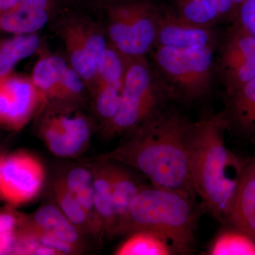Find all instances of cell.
<instances>
[{
	"mask_svg": "<svg viewBox=\"0 0 255 255\" xmlns=\"http://www.w3.org/2000/svg\"><path fill=\"white\" fill-rule=\"evenodd\" d=\"M56 7V0H21L0 12V31L16 34L36 33L44 27Z\"/></svg>",
	"mask_w": 255,
	"mask_h": 255,
	"instance_id": "13",
	"label": "cell"
},
{
	"mask_svg": "<svg viewBox=\"0 0 255 255\" xmlns=\"http://www.w3.org/2000/svg\"><path fill=\"white\" fill-rule=\"evenodd\" d=\"M41 53L30 77L48 102L60 100V81L69 63L59 55Z\"/></svg>",
	"mask_w": 255,
	"mask_h": 255,
	"instance_id": "19",
	"label": "cell"
},
{
	"mask_svg": "<svg viewBox=\"0 0 255 255\" xmlns=\"http://www.w3.org/2000/svg\"><path fill=\"white\" fill-rule=\"evenodd\" d=\"M195 198L182 191L145 185L132 200L120 235L150 230L172 242L179 255L189 254L199 215Z\"/></svg>",
	"mask_w": 255,
	"mask_h": 255,
	"instance_id": "3",
	"label": "cell"
},
{
	"mask_svg": "<svg viewBox=\"0 0 255 255\" xmlns=\"http://www.w3.org/2000/svg\"><path fill=\"white\" fill-rule=\"evenodd\" d=\"M24 216L16 212L12 206L0 209V234L16 232Z\"/></svg>",
	"mask_w": 255,
	"mask_h": 255,
	"instance_id": "30",
	"label": "cell"
},
{
	"mask_svg": "<svg viewBox=\"0 0 255 255\" xmlns=\"http://www.w3.org/2000/svg\"><path fill=\"white\" fill-rule=\"evenodd\" d=\"M108 18L109 43L128 58L145 56L156 43L159 18L145 3L113 5Z\"/></svg>",
	"mask_w": 255,
	"mask_h": 255,
	"instance_id": "5",
	"label": "cell"
},
{
	"mask_svg": "<svg viewBox=\"0 0 255 255\" xmlns=\"http://www.w3.org/2000/svg\"><path fill=\"white\" fill-rule=\"evenodd\" d=\"M162 97L147 62L130 58L117 114L105 124L107 135L130 133L160 112Z\"/></svg>",
	"mask_w": 255,
	"mask_h": 255,
	"instance_id": "4",
	"label": "cell"
},
{
	"mask_svg": "<svg viewBox=\"0 0 255 255\" xmlns=\"http://www.w3.org/2000/svg\"><path fill=\"white\" fill-rule=\"evenodd\" d=\"M155 60L161 71L186 100L209 92L212 75V47L178 48L158 46Z\"/></svg>",
	"mask_w": 255,
	"mask_h": 255,
	"instance_id": "6",
	"label": "cell"
},
{
	"mask_svg": "<svg viewBox=\"0 0 255 255\" xmlns=\"http://www.w3.org/2000/svg\"><path fill=\"white\" fill-rule=\"evenodd\" d=\"M25 221L32 227L53 235L55 237L80 249L81 232L66 217L58 205L48 204L37 210L31 218Z\"/></svg>",
	"mask_w": 255,
	"mask_h": 255,
	"instance_id": "17",
	"label": "cell"
},
{
	"mask_svg": "<svg viewBox=\"0 0 255 255\" xmlns=\"http://www.w3.org/2000/svg\"><path fill=\"white\" fill-rule=\"evenodd\" d=\"M112 180L116 223L113 236L120 235L127 222L129 209L134 198L145 185L137 182L128 171L109 162Z\"/></svg>",
	"mask_w": 255,
	"mask_h": 255,
	"instance_id": "16",
	"label": "cell"
},
{
	"mask_svg": "<svg viewBox=\"0 0 255 255\" xmlns=\"http://www.w3.org/2000/svg\"><path fill=\"white\" fill-rule=\"evenodd\" d=\"M92 171L96 211L104 231L113 236L116 216L109 162L99 164Z\"/></svg>",
	"mask_w": 255,
	"mask_h": 255,
	"instance_id": "21",
	"label": "cell"
},
{
	"mask_svg": "<svg viewBox=\"0 0 255 255\" xmlns=\"http://www.w3.org/2000/svg\"><path fill=\"white\" fill-rule=\"evenodd\" d=\"M16 234V231L0 234V255H11Z\"/></svg>",
	"mask_w": 255,
	"mask_h": 255,
	"instance_id": "32",
	"label": "cell"
},
{
	"mask_svg": "<svg viewBox=\"0 0 255 255\" xmlns=\"http://www.w3.org/2000/svg\"><path fill=\"white\" fill-rule=\"evenodd\" d=\"M5 154L1 152L0 154V172H1V164H2L3 158H4Z\"/></svg>",
	"mask_w": 255,
	"mask_h": 255,
	"instance_id": "34",
	"label": "cell"
},
{
	"mask_svg": "<svg viewBox=\"0 0 255 255\" xmlns=\"http://www.w3.org/2000/svg\"><path fill=\"white\" fill-rule=\"evenodd\" d=\"M45 171L38 159L27 152L4 155L0 172V200L10 206L23 205L41 191Z\"/></svg>",
	"mask_w": 255,
	"mask_h": 255,
	"instance_id": "9",
	"label": "cell"
},
{
	"mask_svg": "<svg viewBox=\"0 0 255 255\" xmlns=\"http://www.w3.org/2000/svg\"><path fill=\"white\" fill-rule=\"evenodd\" d=\"M63 180L67 189L85 210L91 233L99 236L104 229L94 202L93 171L85 167H75L69 171Z\"/></svg>",
	"mask_w": 255,
	"mask_h": 255,
	"instance_id": "18",
	"label": "cell"
},
{
	"mask_svg": "<svg viewBox=\"0 0 255 255\" xmlns=\"http://www.w3.org/2000/svg\"><path fill=\"white\" fill-rule=\"evenodd\" d=\"M41 39L37 33L0 39V78L13 73L21 60L41 51Z\"/></svg>",
	"mask_w": 255,
	"mask_h": 255,
	"instance_id": "22",
	"label": "cell"
},
{
	"mask_svg": "<svg viewBox=\"0 0 255 255\" xmlns=\"http://www.w3.org/2000/svg\"><path fill=\"white\" fill-rule=\"evenodd\" d=\"M86 86L78 72L68 64L60 81V100L79 98L83 94Z\"/></svg>",
	"mask_w": 255,
	"mask_h": 255,
	"instance_id": "28",
	"label": "cell"
},
{
	"mask_svg": "<svg viewBox=\"0 0 255 255\" xmlns=\"http://www.w3.org/2000/svg\"><path fill=\"white\" fill-rule=\"evenodd\" d=\"M96 112L105 124L113 119L118 111L122 92L103 82H95L92 87Z\"/></svg>",
	"mask_w": 255,
	"mask_h": 255,
	"instance_id": "26",
	"label": "cell"
},
{
	"mask_svg": "<svg viewBox=\"0 0 255 255\" xmlns=\"http://www.w3.org/2000/svg\"><path fill=\"white\" fill-rule=\"evenodd\" d=\"M21 1V0H0V12L10 9Z\"/></svg>",
	"mask_w": 255,
	"mask_h": 255,
	"instance_id": "33",
	"label": "cell"
},
{
	"mask_svg": "<svg viewBox=\"0 0 255 255\" xmlns=\"http://www.w3.org/2000/svg\"><path fill=\"white\" fill-rule=\"evenodd\" d=\"M221 70L226 95L255 78V36L238 23L223 46Z\"/></svg>",
	"mask_w": 255,
	"mask_h": 255,
	"instance_id": "11",
	"label": "cell"
},
{
	"mask_svg": "<svg viewBox=\"0 0 255 255\" xmlns=\"http://www.w3.org/2000/svg\"><path fill=\"white\" fill-rule=\"evenodd\" d=\"M214 39V33L209 26L191 23L180 16L159 18L156 41L158 46L178 49L212 47Z\"/></svg>",
	"mask_w": 255,
	"mask_h": 255,
	"instance_id": "14",
	"label": "cell"
},
{
	"mask_svg": "<svg viewBox=\"0 0 255 255\" xmlns=\"http://www.w3.org/2000/svg\"><path fill=\"white\" fill-rule=\"evenodd\" d=\"M47 102L31 77L13 72L0 78V127L19 131Z\"/></svg>",
	"mask_w": 255,
	"mask_h": 255,
	"instance_id": "8",
	"label": "cell"
},
{
	"mask_svg": "<svg viewBox=\"0 0 255 255\" xmlns=\"http://www.w3.org/2000/svg\"><path fill=\"white\" fill-rule=\"evenodd\" d=\"M191 127L179 114L160 111L130 132L109 158L136 169L151 186L196 197L189 170Z\"/></svg>",
	"mask_w": 255,
	"mask_h": 255,
	"instance_id": "1",
	"label": "cell"
},
{
	"mask_svg": "<svg viewBox=\"0 0 255 255\" xmlns=\"http://www.w3.org/2000/svg\"><path fill=\"white\" fill-rule=\"evenodd\" d=\"M68 63L92 88L97 78V67L108 45L102 30L85 18L72 17L64 21L60 28Z\"/></svg>",
	"mask_w": 255,
	"mask_h": 255,
	"instance_id": "7",
	"label": "cell"
},
{
	"mask_svg": "<svg viewBox=\"0 0 255 255\" xmlns=\"http://www.w3.org/2000/svg\"><path fill=\"white\" fill-rule=\"evenodd\" d=\"M179 16L191 23L209 26L219 15L211 0H180Z\"/></svg>",
	"mask_w": 255,
	"mask_h": 255,
	"instance_id": "27",
	"label": "cell"
},
{
	"mask_svg": "<svg viewBox=\"0 0 255 255\" xmlns=\"http://www.w3.org/2000/svg\"><path fill=\"white\" fill-rule=\"evenodd\" d=\"M53 189L58 206L66 217L78 228L80 232L86 231L91 233L90 223L85 210L67 189L63 178L55 181Z\"/></svg>",
	"mask_w": 255,
	"mask_h": 255,
	"instance_id": "25",
	"label": "cell"
},
{
	"mask_svg": "<svg viewBox=\"0 0 255 255\" xmlns=\"http://www.w3.org/2000/svg\"><path fill=\"white\" fill-rule=\"evenodd\" d=\"M40 135L48 150L58 157L81 154L90 142L91 127L86 117L73 110H53L42 121Z\"/></svg>",
	"mask_w": 255,
	"mask_h": 255,
	"instance_id": "10",
	"label": "cell"
},
{
	"mask_svg": "<svg viewBox=\"0 0 255 255\" xmlns=\"http://www.w3.org/2000/svg\"><path fill=\"white\" fill-rule=\"evenodd\" d=\"M236 23L255 36V0H246L236 12Z\"/></svg>",
	"mask_w": 255,
	"mask_h": 255,
	"instance_id": "29",
	"label": "cell"
},
{
	"mask_svg": "<svg viewBox=\"0 0 255 255\" xmlns=\"http://www.w3.org/2000/svg\"><path fill=\"white\" fill-rule=\"evenodd\" d=\"M246 0H211L219 16L234 13Z\"/></svg>",
	"mask_w": 255,
	"mask_h": 255,
	"instance_id": "31",
	"label": "cell"
},
{
	"mask_svg": "<svg viewBox=\"0 0 255 255\" xmlns=\"http://www.w3.org/2000/svg\"><path fill=\"white\" fill-rule=\"evenodd\" d=\"M227 130L255 143V78L227 95L221 113Z\"/></svg>",
	"mask_w": 255,
	"mask_h": 255,
	"instance_id": "15",
	"label": "cell"
},
{
	"mask_svg": "<svg viewBox=\"0 0 255 255\" xmlns=\"http://www.w3.org/2000/svg\"><path fill=\"white\" fill-rule=\"evenodd\" d=\"M129 59L109 43L99 62L95 82H103L122 92Z\"/></svg>",
	"mask_w": 255,
	"mask_h": 255,
	"instance_id": "24",
	"label": "cell"
},
{
	"mask_svg": "<svg viewBox=\"0 0 255 255\" xmlns=\"http://www.w3.org/2000/svg\"><path fill=\"white\" fill-rule=\"evenodd\" d=\"M223 223L243 231L255 241V154L245 162Z\"/></svg>",
	"mask_w": 255,
	"mask_h": 255,
	"instance_id": "12",
	"label": "cell"
},
{
	"mask_svg": "<svg viewBox=\"0 0 255 255\" xmlns=\"http://www.w3.org/2000/svg\"><path fill=\"white\" fill-rule=\"evenodd\" d=\"M222 114L192 124L189 170L201 209L224 222L246 161L228 148Z\"/></svg>",
	"mask_w": 255,
	"mask_h": 255,
	"instance_id": "2",
	"label": "cell"
},
{
	"mask_svg": "<svg viewBox=\"0 0 255 255\" xmlns=\"http://www.w3.org/2000/svg\"><path fill=\"white\" fill-rule=\"evenodd\" d=\"M1 152H0V154H1Z\"/></svg>",
	"mask_w": 255,
	"mask_h": 255,
	"instance_id": "35",
	"label": "cell"
},
{
	"mask_svg": "<svg viewBox=\"0 0 255 255\" xmlns=\"http://www.w3.org/2000/svg\"><path fill=\"white\" fill-rule=\"evenodd\" d=\"M127 239L116 249L117 255H179L167 238L150 230H138L127 235Z\"/></svg>",
	"mask_w": 255,
	"mask_h": 255,
	"instance_id": "20",
	"label": "cell"
},
{
	"mask_svg": "<svg viewBox=\"0 0 255 255\" xmlns=\"http://www.w3.org/2000/svg\"><path fill=\"white\" fill-rule=\"evenodd\" d=\"M209 255H255V241L248 234L226 225L208 247Z\"/></svg>",
	"mask_w": 255,
	"mask_h": 255,
	"instance_id": "23",
	"label": "cell"
}]
</instances>
